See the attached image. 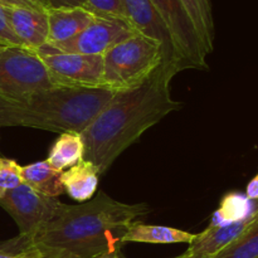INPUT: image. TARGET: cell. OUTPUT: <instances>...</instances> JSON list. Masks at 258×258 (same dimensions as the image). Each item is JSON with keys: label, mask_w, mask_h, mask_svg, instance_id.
<instances>
[{"label": "cell", "mask_w": 258, "mask_h": 258, "mask_svg": "<svg viewBox=\"0 0 258 258\" xmlns=\"http://www.w3.org/2000/svg\"><path fill=\"white\" fill-rule=\"evenodd\" d=\"M178 67L163 63L138 87L117 92L81 133L85 159L105 174L140 136L181 105L171 97L170 82Z\"/></svg>", "instance_id": "cell-1"}, {"label": "cell", "mask_w": 258, "mask_h": 258, "mask_svg": "<svg viewBox=\"0 0 258 258\" xmlns=\"http://www.w3.org/2000/svg\"><path fill=\"white\" fill-rule=\"evenodd\" d=\"M148 213V204L121 203L100 191L81 206L64 204L53 221L25 237L45 258H96L120 249L130 224Z\"/></svg>", "instance_id": "cell-2"}, {"label": "cell", "mask_w": 258, "mask_h": 258, "mask_svg": "<svg viewBox=\"0 0 258 258\" xmlns=\"http://www.w3.org/2000/svg\"><path fill=\"white\" fill-rule=\"evenodd\" d=\"M117 92L103 87H58L20 100L0 97V127L23 126L82 133Z\"/></svg>", "instance_id": "cell-3"}, {"label": "cell", "mask_w": 258, "mask_h": 258, "mask_svg": "<svg viewBox=\"0 0 258 258\" xmlns=\"http://www.w3.org/2000/svg\"><path fill=\"white\" fill-rule=\"evenodd\" d=\"M163 63L168 62L161 45L136 33L103 54L101 87L115 92L133 90L145 82Z\"/></svg>", "instance_id": "cell-4"}, {"label": "cell", "mask_w": 258, "mask_h": 258, "mask_svg": "<svg viewBox=\"0 0 258 258\" xmlns=\"http://www.w3.org/2000/svg\"><path fill=\"white\" fill-rule=\"evenodd\" d=\"M58 87L35 50L25 47L0 49V97L20 100Z\"/></svg>", "instance_id": "cell-5"}, {"label": "cell", "mask_w": 258, "mask_h": 258, "mask_svg": "<svg viewBox=\"0 0 258 258\" xmlns=\"http://www.w3.org/2000/svg\"><path fill=\"white\" fill-rule=\"evenodd\" d=\"M0 207L14 219L20 236H32L53 221L62 212L64 204L23 183L13 190L0 193Z\"/></svg>", "instance_id": "cell-6"}, {"label": "cell", "mask_w": 258, "mask_h": 258, "mask_svg": "<svg viewBox=\"0 0 258 258\" xmlns=\"http://www.w3.org/2000/svg\"><path fill=\"white\" fill-rule=\"evenodd\" d=\"M171 35L183 70H207L208 52L180 0H150Z\"/></svg>", "instance_id": "cell-7"}, {"label": "cell", "mask_w": 258, "mask_h": 258, "mask_svg": "<svg viewBox=\"0 0 258 258\" xmlns=\"http://www.w3.org/2000/svg\"><path fill=\"white\" fill-rule=\"evenodd\" d=\"M35 52L42 58L58 86L101 87L103 55L64 53L49 44H44Z\"/></svg>", "instance_id": "cell-8"}, {"label": "cell", "mask_w": 258, "mask_h": 258, "mask_svg": "<svg viewBox=\"0 0 258 258\" xmlns=\"http://www.w3.org/2000/svg\"><path fill=\"white\" fill-rule=\"evenodd\" d=\"M136 33L139 32L125 20L96 15L95 20L80 34L67 42L52 47L64 53L103 55L108 49Z\"/></svg>", "instance_id": "cell-9"}, {"label": "cell", "mask_w": 258, "mask_h": 258, "mask_svg": "<svg viewBox=\"0 0 258 258\" xmlns=\"http://www.w3.org/2000/svg\"><path fill=\"white\" fill-rule=\"evenodd\" d=\"M122 3L126 18L136 32L156 40L163 48L166 62L183 71L170 33L153 3L150 0H122Z\"/></svg>", "instance_id": "cell-10"}, {"label": "cell", "mask_w": 258, "mask_h": 258, "mask_svg": "<svg viewBox=\"0 0 258 258\" xmlns=\"http://www.w3.org/2000/svg\"><path fill=\"white\" fill-rule=\"evenodd\" d=\"M10 28L25 48L37 50L48 40L47 10L4 7Z\"/></svg>", "instance_id": "cell-11"}, {"label": "cell", "mask_w": 258, "mask_h": 258, "mask_svg": "<svg viewBox=\"0 0 258 258\" xmlns=\"http://www.w3.org/2000/svg\"><path fill=\"white\" fill-rule=\"evenodd\" d=\"M258 213V204L254 207L248 217L239 222L228 224H211L206 231L196 234L194 241L189 244L186 251L191 253H203L213 257L229 243L238 238L256 219Z\"/></svg>", "instance_id": "cell-12"}, {"label": "cell", "mask_w": 258, "mask_h": 258, "mask_svg": "<svg viewBox=\"0 0 258 258\" xmlns=\"http://www.w3.org/2000/svg\"><path fill=\"white\" fill-rule=\"evenodd\" d=\"M47 44L57 45L72 39L95 20L96 14L87 8H57L47 9Z\"/></svg>", "instance_id": "cell-13"}, {"label": "cell", "mask_w": 258, "mask_h": 258, "mask_svg": "<svg viewBox=\"0 0 258 258\" xmlns=\"http://www.w3.org/2000/svg\"><path fill=\"white\" fill-rule=\"evenodd\" d=\"M100 170L90 160L83 159L76 165L68 168L62 173V184L64 193H67L73 201L85 203L91 201L98 188Z\"/></svg>", "instance_id": "cell-14"}, {"label": "cell", "mask_w": 258, "mask_h": 258, "mask_svg": "<svg viewBox=\"0 0 258 258\" xmlns=\"http://www.w3.org/2000/svg\"><path fill=\"white\" fill-rule=\"evenodd\" d=\"M196 238V234L189 233L183 229L165 226L144 224L141 222H133L127 228L122 239V243H151V244H190Z\"/></svg>", "instance_id": "cell-15"}, {"label": "cell", "mask_w": 258, "mask_h": 258, "mask_svg": "<svg viewBox=\"0 0 258 258\" xmlns=\"http://www.w3.org/2000/svg\"><path fill=\"white\" fill-rule=\"evenodd\" d=\"M63 171L55 170L47 160L22 166L23 183L43 196L57 198L64 193L62 184Z\"/></svg>", "instance_id": "cell-16"}, {"label": "cell", "mask_w": 258, "mask_h": 258, "mask_svg": "<svg viewBox=\"0 0 258 258\" xmlns=\"http://www.w3.org/2000/svg\"><path fill=\"white\" fill-rule=\"evenodd\" d=\"M85 159V143L80 133H62L50 148L47 161L55 170L63 171Z\"/></svg>", "instance_id": "cell-17"}, {"label": "cell", "mask_w": 258, "mask_h": 258, "mask_svg": "<svg viewBox=\"0 0 258 258\" xmlns=\"http://www.w3.org/2000/svg\"><path fill=\"white\" fill-rule=\"evenodd\" d=\"M180 2L196 27L204 48L208 54H211L213 52L214 37H216L212 2L211 0H180Z\"/></svg>", "instance_id": "cell-18"}, {"label": "cell", "mask_w": 258, "mask_h": 258, "mask_svg": "<svg viewBox=\"0 0 258 258\" xmlns=\"http://www.w3.org/2000/svg\"><path fill=\"white\" fill-rule=\"evenodd\" d=\"M212 258H258V213L253 223Z\"/></svg>", "instance_id": "cell-19"}, {"label": "cell", "mask_w": 258, "mask_h": 258, "mask_svg": "<svg viewBox=\"0 0 258 258\" xmlns=\"http://www.w3.org/2000/svg\"><path fill=\"white\" fill-rule=\"evenodd\" d=\"M251 206L247 197L238 193H228L223 197L217 209L212 224H228L239 222L251 214Z\"/></svg>", "instance_id": "cell-20"}, {"label": "cell", "mask_w": 258, "mask_h": 258, "mask_svg": "<svg viewBox=\"0 0 258 258\" xmlns=\"http://www.w3.org/2000/svg\"><path fill=\"white\" fill-rule=\"evenodd\" d=\"M0 258H45L28 237L18 236L0 246Z\"/></svg>", "instance_id": "cell-21"}, {"label": "cell", "mask_w": 258, "mask_h": 258, "mask_svg": "<svg viewBox=\"0 0 258 258\" xmlns=\"http://www.w3.org/2000/svg\"><path fill=\"white\" fill-rule=\"evenodd\" d=\"M85 2L88 9L96 15L117 18L128 23L122 0H85Z\"/></svg>", "instance_id": "cell-22"}, {"label": "cell", "mask_w": 258, "mask_h": 258, "mask_svg": "<svg viewBox=\"0 0 258 258\" xmlns=\"http://www.w3.org/2000/svg\"><path fill=\"white\" fill-rule=\"evenodd\" d=\"M22 184V166L17 161L4 159V165L0 169V193L13 190Z\"/></svg>", "instance_id": "cell-23"}, {"label": "cell", "mask_w": 258, "mask_h": 258, "mask_svg": "<svg viewBox=\"0 0 258 258\" xmlns=\"http://www.w3.org/2000/svg\"><path fill=\"white\" fill-rule=\"evenodd\" d=\"M0 44L5 47H24L10 28L3 5H0Z\"/></svg>", "instance_id": "cell-24"}, {"label": "cell", "mask_w": 258, "mask_h": 258, "mask_svg": "<svg viewBox=\"0 0 258 258\" xmlns=\"http://www.w3.org/2000/svg\"><path fill=\"white\" fill-rule=\"evenodd\" d=\"M0 5H3V7H18L28 8V9L47 10V7H45L42 0H0Z\"/></svg>", "instance_id": "cell-25"}, {"label": "cell", "mask_w": 258, "mask_h": 258, "mask_svg": "<svg viewBox=\"0 0 258 258\" xmlns=\"http://www.w3.org/2000/svg\"><path fill=\"white\" fill-rule=\"evenodd\" d=\"M47 9H57V8H87L85 0H42ZM88 9V8H87Z\"/></svg>", "instance_id": "cell-26"}, {"label": "cell", "mask_w": 258, "mask_h": 258, "mask_svg": "<svg viewBox=\"0 0 258 258\" xmlns=\"http://www.w3.org/2000/svg\"><path fill=\"white\" fill-rule=\"evenodd\" d=\"M246 197L249 201L258 202V174L249 181L246 188Z\"/></svg>", "instance_id": "cell-27"}, {"label": "cell", "mask_w": 258, "mask_h": 258, "mask_svg": "<svg viewBox=\"0 0 258 258\" xmlns=\"http://www.w3.org/2000/svg\"><path fill=\"white\" fill-rule=\"evenodd\" d=\"M174 258H212L211 256H207V254L203 253H191V252L185 251L183 254L178 257H174Z\"/></svg>", "instance_id": "cell-28"}, {"label": "cell", "mask_w": 258, "mask_h": 258, "mask_svg": "<svg viewBox=\"0 0 258 258\" xmlns=\"http://www.w3.org/2000/svg\"><path fill=\"white\" fill-rule=\"evenodd\" d=\"M96 258H123L122 254L120 253V249H116V251H110V252H105V253L100 254L98 257Z\"/></svg>", "instance_id": "cell-29"}, {"label": "cell", "mask_w": 258, "mask_h": 258, "mask_svg": "<svg viewBox=\"0 0 258 258\" xmlns=\"http://www.w3.org/2000/svg\"><path fill=\"white\" fill-rule=\"evenodd\" d=\"M3 165H4V159L0 158V169H2Z\"/></svg>", "instance_id": "cell-30"}, {"label": "cell", "mask_w": 258, "mask_h": 258, "mask_svg": "<svg viewBox=\"0 0 258 258\" xmlns=\"http://www.w3.org/2000/svg\"><path fill=\"white\" fill-rule=\"evenodd\" d=\"M3 48H5V45H3V44H0V49H3Z\"/></svg>", "instance_id": "cell-31"}]
</instances>
